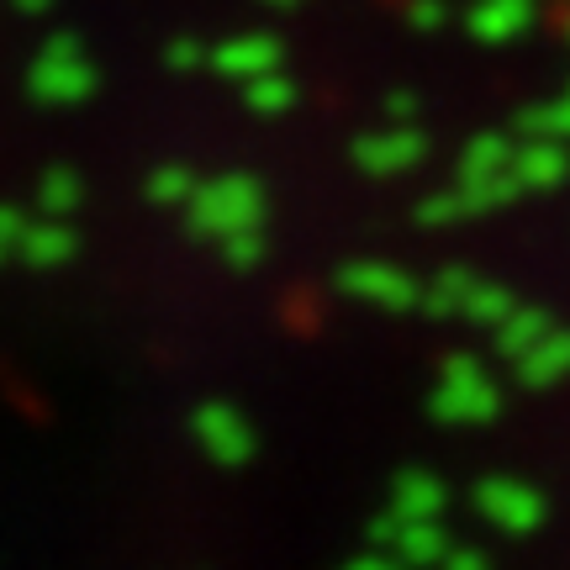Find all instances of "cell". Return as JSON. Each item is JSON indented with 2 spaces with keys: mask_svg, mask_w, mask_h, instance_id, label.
<instances>
[{
  "mask_svg": "<svg viewBox=\"0 0 570 570\" xmlns=\"http://www.w3.org/2000/svg\"><path fill=\"white\" fill-rule=\"evenodd\" d=\"M475 512L508 539H529L544 523V497L512 475H487V481H475Z\"/></svg>",
  "mask_w": 570,
  "mask_h": 570,
  "instance_id": "cell-4",
  "label": "cell"
},
{
  "mask_svg": "<svg viewBox=\"0 0 570 570\" xmlns=\"http://www.w3.org/2000/svg\"><path fill=\"white\" fill-rule=\"evenodd\" d=\"M512 180L523 190H554V185L570 180V142L566 138H533L512 148Z\"/></svg>",
  "mask_w": 570,
  "mask_h": 570,
  "instance_id": "cell-8",
  "label": "cell"
},
{
  "mask_svg": "<svg viewBox=\"0 0 570 570\" xmlns=\"http://www.w3.org/2000/svg\"><path fill=\"white\" fill-rule=\"evenodd\" d=\"M533 0H475L470 6V32L487 42H508L518 32H529Z\"/></svg>",
  "mask_w": 570,
  "mask_h": 570,
  "instance_id": "cell-14",
  "label": "cell"
},
{
  "mask_svg": "<svg viewBox=\"0 0 570 570\" xmlns=\"http://www.w3.org/2000/svg\"><path fill=\"white\" fill-rule=\"evenodd\" d=\"M212 59V53H206L202 42H169V48H164V63H169V69H175V75H185V69H202V63Z\"/></svg>",
  "mask_w": 570,
  "mask_h": 570,
  "instance_id": "cell-25",
  "label": "cell"
},
{
  "mask_svg": "<svg viewBox=\"0 0 570 570\" xmlns=\"http://www.w3.org/2000/svg\"><path fill=\"white\" fill-rule=\"evenodd\" d=\"M196 185H202V180H196V175H190L185 164H164V169H154V175H148V202H159V206H185Z\"/></svg>",
  "mask_w": 570,
  "mask_h": 570,
  "instance_id": "cell-21",
  "label": "cell"
},
{
  "mask_svg": "<svg viewBox=\"0 0 570 570\" xmlns=\"http://www.w3.org/2000/svg\"><path fill=\"white\" fill-rule=\"evenodd\" d=\"M11 6H17L21 17H48V11H53L59 0H11Z\"/></svg>",
  "mask_w": 570,
  "mask_h": 570,
  "instance_id": "cell-29",
  "label": "cell"
},
{
  "mask_svg": "<svg viewBox=\"0 0 570 570\" xmlns=\"http://www.w3.org/2000/svg\"><path fill=\"white\" fill-rule=\"evenodd\" d=\"M190 433L206 449V460H217V465H244L254 454V428L233 402H202L190 412Z\"/></svg>",
  "mask_w": 570,
  "mask_h": 570,
  "instance_id": "cell-6",
  "label": "cell"
},
{
  "mask_svg": "<svg viewBox=\"0 0 570 570\" xmlns=\"http://www.w3.org/2000/svg\"><path fill=\"white\" fill-rule=\"evenodd\" d=\"M244 101H248V111H259V117H281V111L296 106V85L285 80L281 69H269V75L244 80Z\"/></svg>",
  "mask_w": 570,
  "mask_h": 570,
  "instance_id": "cell-18",
  "label": "cell"
},
{
  "mask_svg": "<svg viewBox=\"0 0 570 570\" xmlns=\"http://www.w3.org/2000/svg\"><path fill=\"white\" fill-rule=\"evenodd\" d=\"M470 291H475V275H470V269H439L423 291V306L433 317H465Z\"/></svg>",
  "mask_w": 570,
  "mask_h": 570,
  "instance_id": "cell-16",
  "label": "cell"
},
{
  "mask_svg": "<svg viewBox=\"0 0 570 570\" xmlns=\"http://www.w3.org/2000/svg\"><path fill=\"white\" fill-rule=\"evenodd\" d=\"M223 259L227 269H254L259 259H265V227H244V233H227L223 238Z\"/></svg>",
  "mask_w": 570,
  "mask_h": 570,
  "instance_id": "cell-23",
  "label": "cell"
},
{
  "mask_svg": "<svg viewBox=\"0 0 570 570\" xmlns=\"http://www.w3.org/2000/svg\"><path fill=\"white\" fill-rule=\"evenodd\" d=\"M423 132H412L407 122L386 127V132H370V138L354 142V164L360 169H370V175H402V169H412V164L423 159Z\"/></svg>",
  "mask_w": 570,
  "mask_h": 570,
  "instance_id": "cell-9",
  "label": "cell"
},
{
  "mask_svg": "<svg viewBox=\"0 0 570 570\" xmlns=\"http://www.w3.org/2000/svg\"><path fill=\"white\" fill-rule=\"evenodd\" d=\"M497 381L487 375V365L475 354H454L444 360V375L433 386V417L444 423H487L497 417Z\"/></svg>",
  "mask_w": 570,
  "mask_h": 570,
  "instance_id": "cell-3",
  "label": "cell"
},
{
  "mask_svg": "<svg viewBox=\"0 0 570 570\" xmlns=\"http://www.w3.org/2000/svg\"><path fill=\"white\" fill-rule=\"evenodd\" d=\"M206 63L217 75H227V80H254V75L281 69V42L265 38V32H244V38H227L223 48H212Z\"/></svg>",
  "mask_w": 570,
  "mask_h": 570,
  "instance_id": "cell-11",
  "label": "cell"
},
{
  "mask_svg": "<svg viewBox=\"0 0 570 570\" xmlns=\"http://www.w3.org/2000/svg\"><path fill=\"white\" fill-rule=\"evenodd\" d=\"M460 217H470L465 190H460V185H454V190H433V196L417 206V223L423 227H449V223H460Z\"/></svg>",
  "mask_w": 570,
  "mask_h": 570,
  "instance_id": "cell-24",
  "label": "cell"
},
{
  "mask_svg": "<svg viewBox=\"0 0 570 570\" xmlns=\"http://www.w3.org/2000/svg\"><path fill=\"white\" fill-rule=\"evenodd\" d=\"M265 185L254 175H217V180H202L185 202V223L196 238H217L223 244L227 233H244V227H265Z\"/></svg>",
  "mask_w": 570,
  "mask_h": 570,
  "instance_id": "cell-1",
  "label": "cell"
},
{
  "mask_svg": "<svg viewBox=\"0 0 570 570\" xmlns=\"http://www.w3.org/2000/svg\"><path fill=\"white\" fill-rule=\"evenodd\" d=\"M512 370H518V381H523V386H554L560 375H570V333L550 327L529 354H518V360H512Z\"/></svg>",
  "mask_w": 570,
  "mask_h": 570,
  "instance_id": "cell-13",
  "label": "cell"
},
{
  "mask_svg": "<svg viewBox=\"0 0 570 570\" xmlns=\"http://www.w3.org/2000/svg\"><path fill=\"white\" fill-rule=\"evenodd\" d=\"M439 566L444 570H487V550H475V544H449Z\"/></svg>",
  "mask_w": 570,
  "mask_h": 570,
  "instance_id": "cell-27",
  "label": "cell"
},
{
  "mask_svg": "<svg viewBox=\"0 0 570 570\" xmlns=\"http://www.w3.org/2000/svg\"><path fill=\"white\" fill-rule=\"evenodd\" d=\"M269 6H291V0H269Z\"/></svg>",
  "mask_w": 570,
  "mask_h": 570,
  "instance_id": "cell-31",
  "label": "cell"
},
{
  "mask_svg": "<svg viewBox=\"0 0 570 570\" xmlns=\"http://www.w3.org/2000/svg\"><path fill=\"white\" fill-rule=\"evenodd\" d=\"M544 333H550V312H539V306H512L508 317L491 327V338H497V354H502V360L529 354Z\"/></svg>",
  "mask_w": 570,
  "mask_h": 570,
  "instance_id": "cell-15",
  "label": "cell"
},
{
  "mask_svg": "<svg viewBox=\"0 0 570 570\" xmlns=\"http://www.w3.org/2000/svg\"><path fill=\"white\" fill-rule=\"evenodd\" d=\"M80 202L85 180L75 169H48L38 180V212H48V217H69V212H80Z\"/></svg>",
  "mask_w": 570,
  "mask_h": 570,
  "instance_id": "cell-17",
  "label": "cell"
},
{
  "mask_svg": "<svg viewBox=\"0 0 570 570\" xmlns=\"http://www.w3.org/2000/svg\"><path fill=\"white\" fill-rule=\"evenodd\" d=\"M101 90V69L85 53L75 32H59L38 48V59L27 69V96L38 106H85Z\"/></svg>",
  "mask_w": 570,
  "mask_h": 570,
  "instance_id": "cell-2",
  "label": "cell"
},
{
  "mask_svg": "<svg viewBox=\"0 0 570 570\" xmlns=\"http://www.w3.org/2000/svg\"><path fill=\"white\" fill-rule=\"evenodd\" d=\"M6 259H11V248H6V244H0V265H6Z\"/></svg>",
  "mask_w": 570,
  "mask_h": 570,
  "instance_id": "cell-30",
  "label": "cell"
},
{
  "mask_svg": "<svg viewBox=\"0 0 570 570\" xmlns=\"http://www.w3.org/2000/svg\"><path fill=\"white\" fill-rule=\"evenodd\" d=\"M75 254H80V233L63 223V217H48V212H42V223L21 227L17 259L27 269H59V265H69Z\"/></svg>",
  "mask_w": 570,
  "mask_h": 570,
  "instance_id": "cell-10",
  "label": "cell"
},
{
  "mask_svg": "<svg viewBox=\"0 0 570 570\" xmlns=\"http://www.w3.org/2000/svg\"><path fill=\"white\" fill-rule=\"evenodd\" d=\"M338 291H344V296H360V302L386 306V312H407V306L423 302L417 281L396 265H344L338 269Z\"/></svg>",
  "mask_w": 570,
  "mask_h": 570,
  "instance_id": "cell-7",
  "label": "cell"
},
{
  "mask_svg": "<svg viewBox=\"0 0 570 570\" xmlns=\"http://www.w3.org/2000/svg\"><path fill=\"white\" fill-rule=\"evenodd\" d=\"M412 111H417V96H412V90L386 96V117H391V122H412Z\"/></svg>",
  "mask_w": 570,
  "mask_h": 570,
  "instance_id": "cell-28",
  "label": "cell"
},
{
  "mask_svg": "<svg viewBox=\"0 0 570 570\" xmlns=\"http://www.w3.org/2000/svg\"><path fill=\"white\" fill-rule=\"evenodd\" d=\"M512 291L508 285H497V281H475V291H470V302H465V323H475V327H497L502 317L512 312Z\"/></svg>",
  "mask_w": 570,
  "mask_h": 570,
  "instance_id": "cell-20",
  "label": "cell"
},
{
  "mask_svg": "<svg viewBox=\"0 0 570 570\" xmlns=\"http://www.w3.org/2000/svg\"><path fill=\"white\" fill-rule=\"evenodd\" d=\"M407 17H412V27H417V32H433V27H444L449 6H444V0H412Z\"/></svg>",
  "mask_w": 570,
  "mask_h": 570,
  "instance_id": "cell-26",
  "label": "cell"
},
{
  "mask_svg": "<svg viewBox=\"0 0 570 570\" xmlns=\"http://www.w3.org/2000/svg\"><path fill=\"white\" fill-rule=\"evenodd\" d=\"M370 544L391 550L396 566H439L449 550V529L439 518H396V512H386L370 529Z\"/></svg>",
  "mask_w": 570,
  "mask_h": 570,
  "instance_id": "cell-5",
  "label": "cell"
},
{
  "mask_svg": "<svg viewBox=\"0 0 570 570\" xmlns=\"http://www.w3.org/2000/svg\"><path fill=\"white\" fill-rule=\"evenodd\" d=\"M508 164H512V142L491 132V138H475L465 154H460V180H481V175H497V169H508Z\"/></svg>",
  "mask_w": 570,
  "mask_h": 570,
  "instance_id": "cell-19",
  "label": "cell"
},
{
  "mask_svg": "<svg viewBox=\"0 0 570 570\" xmlns=\"http://www.w3.org/2000/svg\"><path fill=\"white\" fill-rule=\"evenodd\" d=\"M444 502L449 487L428 470H407V475L391 481V512L396 518H444Z\"/></svg>",
  "mask_w": 570,
  "mask_h": 570,
  "instance_id": "cell-12",
  "label": "cell"
},
{
  "mask_svg": "<svg viewBox=\"0 0 570 570\" xmlns=\"http://www.w3.org/2000/svg\"><path fill=\"white\" fill-rule=\"evenodd\" d=\"M523 132H533V138H566L570 142V96L544 101V106H529V111H523Z\"/></svg>",
  "mask_w": 570,
  "mask_h": 570,
  "instance_id": "cell-22",
  "label": "cell"
}]
</instances>
